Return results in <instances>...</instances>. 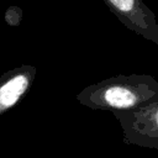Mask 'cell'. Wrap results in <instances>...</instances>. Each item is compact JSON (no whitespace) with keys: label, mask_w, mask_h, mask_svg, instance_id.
<instances>
[{"label":"cell","mask_w":158,"mask_h":158,"mask_svg":"<svg viewBox=\"0 0 158 158\" xmlns=\"http://www.w3.org/2000/svg\"><path fill=\"white\" fill-rule=\"evenodd\" d=\"M75 99L91 110H137L158 100V78L148 74L115 75L85 86Z\"/></svg>","instance_id":"1"},{"label":"cell","mask_w":158,"mask_h":158,"mask_svg":"<svg viewBox=\"0 0 158 158\" xmlns=\"http://www.w3.org/2000/svg\"><path fill=\"white\" fill-rule=\"evenodd\" d=\"M115 118L120 122L123 142L158 151V100L132 111H115Z\"/></svg>","instance_id":"2"},{"label":"cell","mask_w":158,"mask_h":158,"mask_svg":"<svg viewBox=\"0 0 158 158\" xmlns=\"http://www.w3.org/2000/svg\"><path fill=\"white\" fill-rule=\"evenodd\" d=\"M109 10L132 32L158 44V22L142 0H102Z\"/></svg>","instance_id":"3"},{"label":"cell","mask_w":158,"mask_h":158,"mask_svg":"<svg viewBox=\"0 0 158 158\" xmlns=\"http://www.w3.org/2000/svg\"><path fill=\"white\" fill-rule=\"evenodd\" d=\"M36 74L37 68L30 64H22L0 74V116L27 95L35 83Z\"/></svg>","instance_id":"4"},{"label":"cell","mask_w":158,"mask_h":158,"mask_svg":"<svg viewBox=\"0 0 158 158\" xmlns=\"http://www.w3.org/2000/svg\"><path fill=\"white\" fill-rule=\"evenodd\" d=\"M22 20V10L19 6H10L5 12V21L10 26H19Z\"/></svg>","instance_id":"5"}]
</instances>
